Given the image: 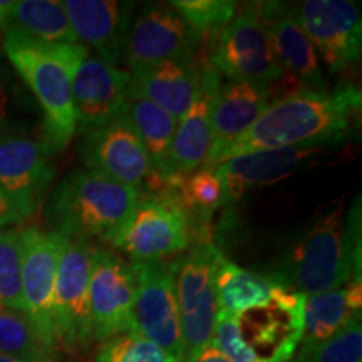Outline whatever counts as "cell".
<instances>
[{"mask_svg":"<svg viewBox=\"0 0 362 362\" xmlns=\"http://www.w3.org/2000/svg\"><path fill=\"white\" fill-rule=\"evenodd\" d=\"M54 351L24 312L0 307V354L27 362H51Z\"/></svg>","mask_w":362,"mask_h":362,"instance_id":"29","label":"cell"},{"mask_svg":"<svg viewBox=\"0 0 362 362\" xmlns=\"http://www.w3.org/2000/svg\"><path fill=\"white\" fill-rule=\"evenodd\" d=\"M22 237V312L56 349L52 332V297L57 265L67 243L66 233L29 226Z\"/></svg>","mask_w":362,"mask_h":362,"instance_id":"14","label":"cell"},{"mask_svg":"<svg viewBox=\"0 0 362 362\" xmlns=\"http://www.w3.org/2000/svg\"><path fill=\"white\" fill-rule=\"evenodd\" d=\"M220 250L202 242L171 262L175 296L183 339V362H193L214 342L218 314L215 293V264Z\"/></svg>","mask_w":362,"mask_h":362,"instance_id":"5","label":"cell"},{"mask_svg":"<svg viewBox=\"0 0 362 362\" xmlns=\"http://www.w3.org/2000/svg\"><path fill=\"white\" fill-rule=\"evenodd\" d=\"M193 362H232V361L226 359V357L221 354L220 351H216L214 346H210V347H206V349L203 351L202 354L198 356Z\"/></svg>","mask_w":362,"mask_h":362,"instance_id":"37","label":"cell"},{"mask_svg":"<svg viewBox=\"0 0 362 362\" xmlns=\"http://www.w3.org/2000/svg\"><path fill=\"white\" fill-rule=\"evenodd\" d=\"M170 4L203 37L223 30L238 12V4L233 0H175Z\"/></svg>","mask_w":362,"mask_h":362,"instance_id":"32","label":"cell"},{"mask_svg":"<svg viewBox=\"0 0 362 362\" xmlns=\"http://www.w3.org/2000/svg\"><path fill=\"white\" fill-rule=\"evenodd\" d=\"M277 62L300 89L327 90L322 64L314 45L298 24L296 7L284 2H257Z\"/></svg>","mask_w":362,"mask_h":362,"instance_id":"17","label":"cell"},{"mask_svg":"<svg viewBox=\"0 0 362 362\" xmlns=\"http://www.w3.org/2000/svg\"><path fill=\"white\" fill-rule=\"evenodd\" d=\"M208 64L232 81L269 86L284 79L257 4H245L233 21L214 35Z\"/></svg>","mask_w":362,"mask_h":362,"instance_id":"6","label":"cell"},{"mask_svg":"<svg viewBox=\"0 0 362 362\" xmlns=\"http://www.w3.org/2000/svg\"><path fill=\"white\" fill-rule=\"evenodd\" d=\"M211 346L232 362H267L260 359L253 352L252 347L243 341L237 317L232 314H225V312H218L216 314L214 342H211Z\"/></svg>","mask_w":362,"mask_h":362,"instance_id":"34","label":"cell"},{"mask_svg":"<svg viewBox=\"0 0 362 362\" xmlns=\"http://www.w3.org/2000/svg\"><path fill=\"white\" fill-rule=\"evenodd\" d=\"M42 143L25 136L0 138V187L29 218L42 205L56 170Z\"/></svg>","mask_w":362,"mask_h":362,"instance_id":"18","label":"cell"},{"mask_svg":"<svg viewBox=\"0 0 362 362\" xmlns=\"http://www.w3.org/2000/svg\"><path fill=\"white\" fill-rule=\"evenodd\" d=\"M119 116L133 128L141 141L155 173L168 183L173 178L170 155L178 119L143 99H126Z\"/></svg>","mask_w":362,"mask_h":362,"instance_id":"26","label":"cell"},{"mask_svg":"<svg viewBox=\"0 0 362 362\" xmlns=\"http://www.w3.org/2000/svg\"><path fill=\"white\" fill-rule=\"evenodd\" d=\"M136 277L131 264L107 248H94L89 279L93 341L133 332Z\"/></svg>","mask_w":362,"mask_h":362,"instance_id":"13","label":"cell"},{"mask_svg":"<svg viewBox=\"0 0 362 362\" xmlns=\"http://www.w3.org/2000/svg\"><path fill=\"white\" fill-rule=\"evenodd\" d=\"M192 243L187 214L170 185L143 194L128 225L111 243L133 262H158L187 250Z\"/></svg>","mask_w":362,"mask_h":362,"instance_id":"7","label":"cell"},{"mask_svg":"<svg viewBox=\"0 0 362 362\" xmlns=\"http://www.w3.org/2000/svg\"><path fill=\"white\" fill-rule=\"evenodd\" d=\"M267 277L302 296L336 291L361 279L359 198L346 218L337 208L317 220Z\"/></svg>","mask_w":362,"mask_h":362,"instance_id":"2","label":"cell"},{"mask_svg":"<svg viewBox=\"0 0 362 362\" xmlns=\"http://www.w3.org/2000/svg\"><path fill=\"white\" fill-rule=\"evenodd\" d=\"M139 194L89 170L72 171L59 181L47 202L52 230L72 238L112 243L133 216Z\"/></svg>","mask_w":362,"mask_h":362,"instance_id":"4","label":"cell"},{"mask_svg":"<svg viewBox=\"0 0 362 362\" xmlns=\"http://www.w3.org/2000/svg\"><path fill=\"white\" fill-rule=\"evenodd\" d=\"M0 29L42 42H79L64 4L57 0L0 2Z\"/></svg>","mask_w":362,"mask_h":362,"instance_id":"25","label":"cell"},{"mask_svg":"<svg viewBox=\"0 0 362 362\" xmlns=\"http://www.w3.org/2000/svg\"><path fill=\"white\" fill-rule=\"evenodd\" d=\"M62 4L78 40L93 47L101 61L119 66L124 61L134 4L119 0H67Z\"/></svg>","mask_w":362,"mask_h":362,"instance_id":"19","label":"cell"},{"mask_svg":"<svg viewBox=\"0 0 362 362\" xmlns=\"http://www.w3.org/2000/svg\"><path fill=\"white\" fill-rule=\"evenodd\" d=\"M128 99H143L181 119L192 106L200 84V67L194 59L166 61L129 72Z\"/></svg>","mask_w":362,"mask_h":362,"instance_id":"23","label":"cell"},{"mask_svg":"<svg viewBox=\"0 0 362 362\" xmlns=\"http://www.w3.org/2000/svg\"><path fill=\"white\" fill-rule=\"evenodd\" d=\"M168 185L187 214L189 233H206L211 216L225 203V193L215 168L202 166L193 173L171 178Z\"/></svg>","mask_w":362,"mask_h":362,"instance_id":"28","label":"cell"},{"mask_svg":"<svg viewBox=\"0 0 362 362\" xmlns=\"http://www.w3.org/2000/svg\"><path fill=\"white\" fill-rule=\"evenodd\" d=\"M94 362H180L155 342L126 332L101 342Z\"/></svg>","mask_w":362,"mask_h":362,"instance_id":"33","label":"cell"},{"mask_svg":"<svg viewBox=\"0 0 362 362\" xmlns=\"http://www.w3.org/2000/svg\"><path fill=\"white\" fill-rule=\"evenodd\" d=\"M304 297L280 285L270 304L235 315L243 341L260 359L288 362L296 356L302 341Z\"/></svg>","mask_w":362,"mask_h":362,"instance_id":"15","label":"cell"},{"mask_svg":"<svg viewBox=\"0 0 362 362\" xmlns=\"http://www.w3.org/2000/svg\"><path fill=\"white\" fill-rule=\"evenodd\" d=\"M131 74L99 57H86L72 79L76 133L101 128L119 115L128 99Z\"/></svg>","mask_w":362,"mask_h":362,"instance_id":"16","label":"cell"},{"mask_svg":"<svg viewBox=\"0 0 362 362\" xmlns=\"http://www.w3.org/2000/svg\"><path fill=\"white\" fill-rule=\"evenodd\" d=\"M79 156L86 170L133 188L141 197L161 192L168 185L155 173L141 141L119 115L83 136Z\"/></svg>","mask_w":362,"mask_h":362,"instance_id":"8","label":"cell"},{"mask_svg":"<svg viewBox=\"0 0 362 362\" xmlns=\"http://www.w3.org/2000/svg\"><path fill=\"white\" fill-rule=\"evenodd\" d=\"M315 146H296L253 151L230 158L215 166L225 193V203L237 202L247 189L277 183L297 170L302 160L319 153Z\"/></svg>","mask_w":362,"mask_h":362,"instance_id":"22","label":"cell"},{"mask_svg":"<svg viewBox=\"0 0 362 362\" xmlns=\"http://www.w3.org/2000/svg\"><path fill=\"white\" fill-rule=\"evenodd\" d=\"M203 39L170 2L146 4L131 22L123 62L136 72L166 61L194 59Z\"/></svg>","mask_w":362,"mask_h":362,"instance_id":"10","label":"cell"},{"mask_svg":"<svg viewBox=\"0 0 362 362\" xmlns=\"http://www.w3.org/2000/svg\"><path fill=\"white\" fill-rule=\"evenodd\" d=\"M361 106V90L354 86H341L330 93L310 89L287 93L267 106L255 124L226 149L220 163L253 151L320 148L342 141L356 124Z\"/></svg>","mask_w":362,"mask_h":362,"instance_id":"1","label":"cell"},{"mask_svg":"<svg viewBox=\"0 0 362 362\" xmlns=\"http://www.w3.org/2000/svg\"><path fill=\"white\" fill-rule=\"evenodd\" d=\"M4 51L44 111L42 146L49 155L64 149L76 133L72 79L89 51L84 44L42 42L4 33Z\"/></svg>","mask_w":362,"mask_h":362,"instance_id":"3","label":"cell"},{"mask_svg":"<svg viewBox=\"0 0 362 362\" xmlns=\"http://www.w3.org/2000/svg\"><path fill=\"white\" fill-rule=\"evenodd\" d=\"M136 277L133 332L158 344L183 362V339L175 296L173 265L166 262H131Z\"/></svg>","mask_w":362,"mask_h":362,"instance_id":"11","label":"cell"},{"mask_svg":"<svg viewBox=\"0 0 362 362\" xmlns=\"http://www.w3.org/2000/svg\"><path fill=\"white\" fill-rule=\"evenodd\" d=\"M272 90L269 86L225 81L216 93L214 117H211V148L205 165L215 168L223 153L255 124L270 104Z\"/></svg>","mask_w":362,"mask_h":362,"instance_id":"21","label":"cell"},{"mask_svg":"<svg viewBox=\"0 0 362 362\" xmlns=\"http://www.w3.org/2000/svg\"><path fill=\"white\" fill-rule=\"evenodd\" d=\"M288 362H362V327L354 320L327 341L297 351Z\"/></svg>","mask_w":362,"mask_h":362,"instance_id":"31","label":"cell"},{"mask_svg":"<svg viewBox=\"0 0 362 362\" xmlns=\"http://www.w3.org/2000/svg\"><path fill=\"white\" fill-rule=\"evenodd\" d=\"M8 116H11V98H8L7 86L0 74V133L6 128Z\"/></svg>","mask_w":362,"mask_h":362,"instance_id":"36","label":"cell"},{"mask_svg":"<svg viewBox=\"0 0 362 362\" xmlns=\"http://www.w3.org/2000/svg\"><path fill=\"white\" fill-rule=\"evenodd\" d=\"M93 250L88 240H67L57 265L52 297V332L56 347L74 352L93 341L89 315V279Z\"/></svg>","mask_w":362,"mask_h":362,"instance_id":"9","label":"cell"},{"mask_svg":"<svg viewBox=\"0 0 362 362\" xmlns=\"http://www.w3.org/2000/svg\"><path fill=\"white\" fill-rule=\"evenodd\" d=\"M221 84V74L210 64L200 67V84L192 106L176 126L171 143L170 166L171 176H185L193 173L205 165L211 148L215 99Z\"/></svg>","mask_w":362,"mask_h":362,"instance_id":"20","label":"cell"},{"mask_svg":"<svg viewBox=\"0 0 362 362\" xmlns=\"http://www.w3.org/2000/svg\"><path fill=\"white\" fill-rule=\"evenodd\" d=\"M361 279L351 280L341 288L304 297L302 341L297 351L309 349L327 341L354 320H361Z\"/></svg>","mask_w":362,"mask_h":362,"instance_id":"24","label":"cell"},{"mask_svg":"<svg viewBox=\"0 0 362 362\" xmlns=\"http://www.w3.org/2000/svg\"><path fill=\"white\" fill-rule=\"evenodd\" d=\"M25 218L27 215L22 211V208L0 187V230L7 228L11 225L21 223Z\"/></svg>","mask_w":362,"mask_h":362,"instance_id":"35","label":"cell"},{"mask_svg":"<svg viewBox=\"0 0 362 362\" xmlns=\"http://www.w3.org/2000/svg\"><path fill=\"white\" fill-rule=\"evenodd\" d=\"M0 307L22 312L21 230H0Z\"/></svg>","mask_w":362,"mask_h":362,"instance_id":"30","label":"cell"},{"mask_svg":"<svg viewBox=\"0 0 362 362\" xmlns=\"http://www.w3.org/2000/svg\"><path fill=\"white\" fill-rule=\"evenodd\" d=\"M0 362H27V361H21V359H16V357L0 354Z\"/></svg>","mask_w":362,"mask_h":362,"instance_id":"38","label":"cell"},{"mask_svg":"<svg viewBox=\"0 0 362 362\" xmlns=\"http://www.w3.org/2000/svg\"><path fill=\"white\" fill-rule=\"evenodd\" d=\"M298 24L330 74L354 66L362 51V19L357 2L305 0L296 7Z\"/></svg>","mask_w":362,"mask_h":362,"instance_id":"12","label":"cell"},{"mask_svg":"<svg viewBox=\"0 0 362 362\" xmlns=\"http://www.w3.org/2000/svg\"><path fill=\"white\" fill-rule=\"evenodd\" d=\"M214 280L218 312L232 315L270 304L280 288L265 275L235 265L221 252L216 257Z\"/></svg>","mask_w":362,"mask_h":362,"instance_id":"27","label":"cell"}]
</instances>
